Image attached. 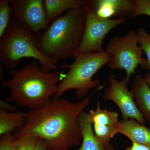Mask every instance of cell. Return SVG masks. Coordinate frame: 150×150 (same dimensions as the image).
<instances>
[{
  "instance_id": "1",
  "label": "cell",
  "mask_w": 150,
  "mask_h": 150,
  "mask_svg": "<svg viewBox=\"0 0 150 150\" xmlns=\"http://www.w3.org/2000/svg\"><path fill=\"white\" fill-rule=\"evenodd\" d=\"M100 86L80 102L72 103L64 98H53L45 106L25 112L24 126L15 132L17 139L33 137L45 140L52 150H68L82 139L78 119L92 97L103 88Z\"/></svg>"
},
{
  "instance_id": "2",
  "label": "cell",
  "mask_w": 150,
  "mask_h": 150,
  "mask_svg": "<svg viewBox=\"0 0 150 150\" xmlns=\"http://www.w3.org/2000/svg\"><path fill=\"white\" fill-rule=\"evenodd\" d=\"M38 62L33 59L22 69L9 71L10 79L1 82L2 85L10 91L7 102L35 110L51 101L66 74L62 71L46 72L38 66Z\"/></svg>"
},
{
  "instance_id": "3",
  "label": "cell",
  "mask_w": 150,
  "mask_h": 150,
  "mask_svg": "<svg viewBox=\"0 0 150 150\" xmlns=\"http://www.w3.org/2000/svg\"><path fill=\"white\" fill-rule=\"evenodd\" d=\"M83 6L68 11L37 35L36 46L43 55L59 61L75 58L85 27Z\"/></svg>"
},
{
  "instance_id": "4",
  "label": "cell",
  "mask_w": 150,
  "mask_h": 150,
  "mask_svg": "<svg viewBox=\"0 0 150 150\" xmlns=\"http://www.w3.org/2000/svg\"><path fill=\"white\" fill-rule=\"evenodd\" d=\"M37 35L25 25L10 22L0 38V61L7 71L16 69L23 58H32L39 62L40 68L46 72L57 69L59 61L48 58L36 47Z\"/></svg>"
},
{
  "instance_id": "5",
  "label": "cell",
  "mask_w": 150,
  "mask_h": 150,
  "mask_svg": "<svg viewBox=\"0 0 150 150\" xmlns=\"http://www.w3.org/2000/svg\"><path fill=\"white\" fill-rule=\"evenodd\" d=\"M110 60L108 54L105 51L85 54H77L74 62L71 64L60 65L63 68H69L68 72L59 85L58 90L53 98L62 97L65 93L70 90L76 91V96L81 100L91 89L98 87L99 80H93L94 76Z\"/></svg>"
},
{
  "instance_id": "6",
  "label": "cell",
  "mask_w": 150,
  "mask_h": 150,
  "mask_svg": "<svg viewBox=\"0 0 150 150\" xmlns=\"http://www.w3.org/2000/svg\"><path fill=\"white\" fill-rule=\"evenodd\" d=\"M137 32L128 31L122 36H114L108 41L105 51L110 60L108 65L111 70H124L126 79L130 81L131 75H136L138 66L150 71L146 58L143 56L142 48L139 46Z\"/></svg>"
},
{
  "instance_id": "7",
  "label": "cell",
  "mask_w": 150,
  "mask_h": 150,
  "mask_svg": "<svg viewBox=\"0 0 150 150\" xmlns=\"http://www.w3.org/2000/svg\"><path fill=\"white\" fill-rule=\"evenodd\" d=\"M83 7L85 11V27L77 54L103 52L105 38L115 28L126 23L128 18L113 19L100 17L97 14L89 1L85 0Z\"/></svg>"
},
{
  "instance_id": "8",
  "label": "cell",
  "mask_w": 150,
  "mask_h": 150,
  "mask_svg": "<svg viewBox=\"0 0 150 150\" xmlns=\"http://www.w3.org/2000/svg\"><path fill=\"white\" fill-rule=\"evenodd\" d=\"M13 8L11 22L25 25L31 32L38 35L49 25L43 0H9Z\"/></svg>"
},
{
  "instance_id": "9",
  "label": "cell",
  "mask_w": 150,
  "mask_h": 150,
  "mask_svg": "<svg viewBox=\"0 0 150 150\" xmlns=\"http://www.w3.org/2000/svg\"><path fill=\"white\" fill-rule=\"evenodd\" d=\"M108 86L103 93L105 100L115 103L120 109L123 120L133 119L142 125L146 124V120L138 109L131 91L127 87L129 82L126 78L118 81L114 76L108 75Z\"/></svg>"
},
{
  "instance_id": "10",
  "label": "cell",
  "mask_w": 150,
  "mask_h": 150,
  "mask_svg": "<svg viewBox=\"0 0 150 150\" xmlns=\"http://www.w3.org/2000/svg\"><path fill=\"white\" fill-rule=\"evenodd\" d=\"M88 114L97 139L105 146L110 147V140L118 133V113L101 109L98 101L96 109L90 110Z\"/></svg>"
},
{
  "instance_id": "11",
  "label": "cell",
  "mask_w": 150,
  "mask_h": 150,
  "mask_svg": "<svg viewBox=\"0 0 150 150\" xmlns=\"http://www.w3.org/2000/svg\"><path fill=\"white\" fill-rule=\"evenodd\" d=\"M89 2L97 14L105 19L132 18L136 9L135 0H89Z\"/></svg>"
},
{
  "instance_id": "12",
  "label": "cell",
  "mask_w": 150,
  "mask_h": 150,
  "mask_svg": "<svg viewBox=\"0 0 150 150\" xmlns=\"http://www.w3.org/2000/svg\"><path fill=\"white\" fill-rule=\"evenodd\" d=\"M131 91L140 112L145 120L150 123V88L141 75H135Z\"/></svg>"
},
{
  "instance_id": "13",
  "label": "cell",
  "mask_w": 150,
  "mask_h": 150,
  "mask_svg": "<svg viewBox=\"0 0 150 150\" xmlns=\"http://www.w3.org/2000/svg\"><path fill=\"white\" fill-rule=\"evenodd\" d=\"M118 133L131 140L150 148V129L133 119L119 121Z\"/></svg>"
},
{
  "instance_id": "14",
  "label": "cell",
  "mask_w": 150,
  "mask_h": 150,
  "mask_svg": "<svg viewBox=\"0 0 150 150\" xmlns=\"http://www.w3.org/2000/svg\"><path fill=\"white\" fill-rule=\"evenodd\" d=\"M78 121L82 134V142L77 150H111L97 139L88 113L83 110L79 115Z\"/></svg>"
},
{
  "instance_id": "15",
  "label": "cell",
  "mask_w": 150,
  "mask_h": 150,
  "mask_svg": "<svg viewBox=\"0 0 150 150\" xmlns=\"http://www.w3.org/2000/svg\"><path fill=\"white\" fill-rule=\"evenodd\" d=\"M43 2L47 20L50 23L65 11L83 7L85 0H45Z\"/></svg>"
},
{
  "instance_id": "16",
  "label": "cell",
  "mask_w": 150,
  "mask_h": 150,
  "mask_svg": "<svg viewBox=\"0 0 150 150\" xmlns=\"http://www.w3.org/2000/svg\"><path fill=\"white\" fill-rule=\"evenodd\" d=\"M25 112H8L0 109V135L11 134L24 126Z\"/></svg>"
},
{
  "instance_id": "17",
  "label": "cell",
  "mask_w": 150,
  "mask_h": 150,
  "mask_svg": "<svg viewBox=\"0 0 150 150\" xmlns=\"http://www.w3.org/2000/svg\"><path fill=\"white\" fill-rule=\"evenodd\" d=\"M13 10L9 0L0 1V38L8 27Z\"/></svg>"
},
{
  "instance_id": "18",
  "label": "cell",
  "mask_w": 150,
  "mask_h": 150,
  "mask_svg": "<svg viewBox=\"0 0 150 150\" xmlns=\"http://www.w3.org/2000/svg\"><path fill=\"white\" fill-rule=\"evenodd\" d=\"M139 44L146 56L147 64L150 69V34L144 27H140L137 31Z\"/></svg>"
},
{
  "instance_id": "19",
  "label": "cell",
  "mask_w": 150,
  "mask_h": 150,
  "mask_svg": "<svg viewBox=\"0 0 150 150\" xmlns=\"http://www.w3.org/2000/svg\"><path fill=\"white\" fill-rule=\"evenodd\" d=\"M18 139L11 134L1 136L0 139V150H17Z\"/></svg>"
},
{
  "instance_id": "20",
  "label": "cell",
  "mask_w": 150,
  "mask_h": 150,
  "mask_svg": "<svg viewBox=\"0 0 150 150\" xmlns=\"http://www.w3.org/2000/svg\"><path fill=\"white\" fill-rule=\"evenodd\" d=\"M136 9L132 18L140 16H150V0H135Z\"/></svg>"
},
{
  "instance_id": "21",
  "label": "cell",
  "mask_w": 150,
  "mask_h": 150,
  "mask_svg": "<svg viewBox=\"0 0 150 150\" xmlns=\"http://www.w3.org/2000/svg\"><path fill=\"white\" fill-rule=\"evenodd\" d=\"M17 150H34L37 138L33 137H25L18 139Z\"/></svg>"
},
{
  "instance_id": "22",
  "label": "cell",
  "mask_w": 150,
  "mask_h": 150,
  "mask_svg": "<svg viewBox=\"0 0 150 150\" xmlns=\"http://www.w3.org/2000/svg\"><path fill=\"white\" fill-rule=\"evenodd\" d=\"M34 150H52V149L45 140L40 138H37Z\"/></svg>"
},
{
  "instance_id": "23",
  "label": "cell",
  "mask_w": 150,
  "mask_h": 150,
  "mask_svg": "<svg viewBox=\"0 0 150 150\" xmlns=\"http://www.w3.org/2000/svg\"><path fill=\"white\" fill-rule=\"evenodd\" d=\"M0 109L8 112H14L16 110V108L11 105L2 100H0Z\"/></svg>"
},
{
  "instance_id": "24",
  "label": "cell",
  "mask_w": 150,
  "mask_h": 150,
  "mask_svg": "<svg viewBox=\"0 0 150 150\" xmlns=\"http://www.w3.org/2000/svg\"><path fill=\"white\" fill-rule=\"evenodd\" d=\"M132 145L130 147L126 148L125 150H150V148L144 145L132 141Z\"/></svg>"
},
{
  "instance_id": "25",
  "label": "cell",
  "mask_w": 150,
  "mask_h": 150,
  "mask_svg": "<svg viewBox=\"0 0 150 150\" xmlns=\"http://www.w3.org/2000/svg\"><path fill=\"white\" fill-rule=\"evenodd\" d=\"M145 80L148 84L150 88V71L146 73L144 76Z\"/></svg>"
}]
</instances>
